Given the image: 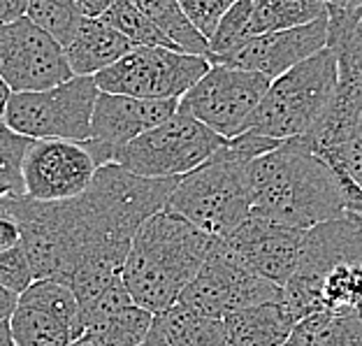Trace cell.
I'll use <instances>...</instances> for the list:
<instances>
[{"label": "cell", "mask_w": 362, "mask_h": 346, "mask_svg": "<svg viewBox=\"0 0 362 346\" xmlns=\"http://www.w3.org/2000/svg\"><path fill=\"white\" fill-rule=\"evenodd\" d=\"M246 191L253 217L279 226L309 230L344 217L332 170L302 137L284 139L276 149L251 161L246 166Z\"/></svg>", "instance_id": "obj_1"}, {"label": "cell", "mask_w": 362, "mask_h": 346, "mask_svg": "<svg viewBox=\"0 0 362 346\" xmlns=\"http://www.w3.org/2000/svg\"><path fill=\"white\" fill-rule=\"evenodd\" d=\"M281 300L295 321L320 309L362 311V224L339 217L304 233L302 258L281 286Z\"/></svg>", "instance_id": "obj_2"}, {"label": "cell", "mask_w": 362, "mask_h": 346, "mask_svg": "<svg viewBox=\"0 0 362 346\" xmlns=\"http://www.w3.org/2000/svg\"><path fill=\"white\" fill-rule=\"evenodd\" d=\"M211 244V235L168 209L149 217L130 242L121 270L130 300L153 316L170 309L202 267Z\"/></svg>", "instance_id": "obj_3"}, {"label": "cell", "mask_w": 362, "mask_h": 346, "mask_svg": "<svg viewBox=\"0 0 362 346\" xmlns=\"http://www.w3.org/2000/svg\"><path fill=\"white\" fill-rule=\"evenodd\" d=\"M0 212L10 214L21 233V251L28 260L33 282L68 284L84 258L86 235L77 197L40 202L26 195H7Z\"/></svg>", "instance_id": "obj_4"}, {"label": "cell", "mask_w": 362, "mask_h": 346, "mask_svg": "<svg viewBox=\"0 0 362 346\" xmlns=\"http://www.w3.org/2000/svg\"><path fill=\"white\" fill-rule=\"evenodd\" d=\"M337 84V56L325 47L269 81L246 130L276 142L307 135L330 105Z\"/></svg>", "instance_id": "obj_5"}, {"label": "cell", "mask_w": 362, "mask_h": 346, "mask_svg": "<svg viewBox=\"0 0 362 346\" xmlns=\"http://www.w3.org/2000/svg\"><path fill=\"white\" fill-rule=\"evenodd\" d=\"M246 166L223 142L202 166L177 179L165 209L211 237H226L251 214Z\"/></svg>", "instance_id": "obj_6"}, {"label": "cell", "mask_w": 362, "mask_h": 346, "mask_svg": "<svg viewBox=\"0 0 362 346\" xmlns=\"http://www.w3.org/2000/svg\"><path fill=\"white\" fill-rule=\"evenodd\" d=\"M93 77H70L47 91L12 93L5 105L3 123L28 139H68L86 142L90 117L98 100Z\"/></svg>", "instance_id": "obj_7"}, {"label": "cell", "mask_w": 362, "mask_h": 346, "mask_svg": "<svg viewBox=\"0 0 362 346\" xmlns=\"http://www.w3.org/2000/svg\"><path fill=\"white\" fill-rule=\"evenodd\" d=\"M223 142L226 137L216 135L191 114L177 110L175 117L119 149L112 163L139 177L179 179L202 166Z\"/></svg>", "instance_id": "obj_8"}, {"label": "cell", "mask_w": 362, "mask_h": 346, "mask_svg": "<svg viewBox=\"0 0 362 346\" xmlns=\"http://www.w3.org/2000/svg\"><path fill=\"white\" fill-rule=\"evenodd\" d=\"M211 63L168 47H133L93 77L98 91L144 100H179Z\"/></svg>", "instance_id": "obj_9"}, {"label": "cell", "mask_w": 362, "mask_h": 346, "mask_svg": "<svg viewBox=\"0 0 362 346\" xmlns=\"http://www.w3.org/2000/svg\"><path fill=\"white\" fill-rule=\"evenodd\" d=\"M281 286L253 275L226 249L218 237H214L202 267L181 291L177 302L202 316L223 321L233 311L281 300Z\"/></svg>", "instance_id": "obj_10"}, {"label": "cell", "mask_w": 362, "mask_h": 346, "mask_svg": "<svg viewBox=\"0 0 362 346\" xmlns=\"http://www.w3.org/2000/svg\"><path fill=\"white\" fill-rule=\"evenodd\" d=\"M267 86L269 79L258 72L211 63V68L179 98V110L230 139L246 130Z\"/></svg>", "instance_id": "obj_11"}, {"label": "cell", "mask_w": 362, "mask_h": 346, "mask_svg": "<svg viewBox=\"0 0 362 346\" xmlns=\"http://www.w3.org/2000/svg\"><path fill=\"white\" fill-rule=\"evenodd\" d=\"M70 77L63 47L26 16L0 26V79L12 93L47 91Z\"/></svg>", "instance_id": "obj_12"}, {"label": "cell", "mask_w": 362, "mask_h": 346, "mask_svg": "<svg viewBox=\"0 0 362 346\" xmlns=\"http://www.w3.org/2000/svg\"><path fill=\"white\" fill-rule=\"evenodd\" d=\"M14 346H70L84 335L75 295L59 282H33L7 318Z\"/></svg>", "instance_id": "obj_13"}, {"label": "cell", "mask_w": 362, "mask_h": 346, "mask_svg": "<svg viewBox=\"0 0 362 346\" xmlns=\"http://www.w3.org/2000/svg\"><path fill=\"white\" fill-rule=\"evenodd\" d=\"M95 161L81 142L33 139L21 163L23 195L40 202L75 200L95 175Z\"/></svg>", "instance_id": "obj_14"}, {"label": "cell", "mask_w": 362, "mask_h": 346, "mask_svg": "<svg viewBox=\"0 0 362 346\" xmlns=\"http://www.w3.org/2000/svg\"><path fill=\"white\" fill-rule=\"evenodd\" d=\"M177 110L179 100H144V98L100 91L93 107V117H90V135L81 144L86 146L98 168L107 166L114 161L119 149L146 130L175 117Z\"/></svg>", "instance_id": "obj_15"}, {"label": "cell", "mask_w": 362, "mask_h": 346, "mask_svg": "<svg viewBox=\"0 0 362 346\" xmlns=\"http://www.w3.org/2000/svg\"><path fill=\"white\" fill-rule=\"evenodd\" d=\"M323 16V0H237L211 33L207 59H221L258 35L298 28Z\"/></svg>", "instance_id": "obj_16"}, {"label": "cell", "mask_w": 362, "mask_h": 346, "mask_svg": "<svg viewBox=\"0 0 362 346\" xmlns=\"http://www.w3.org/2000/svg\"><path fill=\"white\" fill-rule=\"evenodd\" d=\"M304 233L307 230L279 226L274 221L249 214L233 233L218 240L253 275L284 286L300 265Z\"/></svg>", "instance_id": "obj_17"}, {"label": "cell", "mask_w": 362, "mask_h": 346, "mask_svg": "<svg viewBox=\"0 0 362 346\" xmlns=\"http://www.w3.org/2000/svg\"><path fill=\"white\" fill-rule=\"evenodd\" d=\"M327 42V16L316 19L311 23H304L298 28L267 33L249 40L233 54L221 56L209 63L214 65H228V68L258 72L265 79H276L298 63H302L309 56L318 54L325 49Z\"/></svg>", "instance_id": "obj_18"}, {"label": "cell", "mask_w": 362, "mask_h": 346, "mask_svg": "<svg viewBox=\"0 0 362 346\" xmlns=\"http://www.w3.org/2000/svg\"><path fill=\"white\" fill-rule=\"evenodd\" d=\"M133 45L121 33L114 30L103 19H84L81 16L75 35L63 47L65 61L70 65L72 77H95L98 72L110 68L121 56H126Z\"/></svg>", "instance_id": "obj_19"}, {"label": "cell", "mask_w": 362, "mask_h": 346, "mask_svg": "<svg viewBox=\"0 0 362 346\" xmlns=\"http://www.w3.org/2000/svg\"><path fill=\"white\" fill-rule=\"evenodd\" d=\"M302 139L311 151L362 139V79H339L330 105Z\"/></svg>", "instance_id": "obj_20"}, {"label": "cell", "mask_w": 362, "mask_h": 346, "mask_svg": "<svg viewBox=\"0 0 362 346\" xmlns=\"http://www.w3.org/2000/svg\"><path fill=\"white\" fill-rule=\"evenodd\" d=\"M230 346H286L295 325L284 300L262 302L223 318Z\"/></svg>", "instance_id": "obj_21"}, {"label": "cell", "mask_w": 362, "mask_h": 346, "mask_svg": "<svg viewBox=\"0 0 362 346\" xmlns=\"http://www.w3.org/2000/svg\"><path fill=\"white\" fill-rule=\"evenodd\" d=\"M153 325L170 346H230L223 321L202 316L179 302L156 314Z\"/></svg>", "instance_id": "obj_22"}, {"label": "cell", "mask_w": 362, "mask_h": 346, "mask_svg": "<svg viewBox=\"0 0 362 346\" xmlns=\"http://www.w3.org/2000/svg\"><path fill=\"white\" fill-rule=\"evenodd\" d=\"M286 346H362V318L330 309L314 311L295 321Z\"/></svg>", "instance_id": "obj_23"}, {"label": "cell", "mask_w": 362, "mask_h": 346, "mask_svg": "<svg viewBox=\"0 0 362 346\" xmlns=\"http://www.w3.org/2000/svg\"><path fill=\"white\" fill-rule=\"evenodd\" d=\"M133 3L179 52L204 59L209 56V40L193 26L177 0H133Z\"/></svg>", "instance_id": "obj_24"}, {"label": "cell", "mask_w": 362, "mask_h": 346, "mask_svg": "<svg viewBox=\"0 0 362 346\" xmlns=\"http://www.w3.org/2000/svg\"><path fill=\"white\" fill-rule=\"evenodd\" d=\"M153 325V314L137 304H128L112 316L98 321L86 328L84 335L90 337L95 346H139Z\"/></svg>", "instance_id": "obj_25"}, {"label": "cell", "mask_w": 362, "mask_h": 346, "mask_svg": "<svg viewBox=\"0 0 362 346\" xmlns=\"http://www.w3.org/2000/svg\"><path fill=\"white\" fill-rule=\"evenodd\" d=\"M327 7V42L337 56V68L349 70L362 65V5L360 7Z\"/></svg>", "instance_id": "obj_26"}, {"label": "cell", "mask_w": 362, "mask_h": 346, "mask_svg": "<svg viewBox=\"0 0 362 346\" xmlns=\"http://www.w3.org/2000/svg\"><path fill=\"white\" fill-rule=\"evenodd\" d=\"M100 19L105 23L121 33L123 38L128 40L133 47H168V49H177L170 40L163 35V33L153 26V23L146 19L144 12L133 3V0H117L110 10H107ZM179 52V49H177Z\"/></svg>", "instance_id": "obj_27"}, {"label": "cell", "mask_w": 362, "mask_h": 346, "mask_svg": "<svg viewBox=\"0 0 362 346\" xmlns=\"http://www.w3.org/2000/svg\"><path fill=\"white\" fill-rule=\"evenodd\" d=\"M26 19L65 47L81 21L75 0H26Z\"/></svg>", "instance_id": "obj_28"}, {"label": "cell", "mask_w": 362, "mask_h": 346, "mask_svg": "<svg viewBox=\"0 0 362 346\" xmlns=\"http://www.w3.org/2000/svg\"><path fill=\"white\" fill-rule=\"evenodd\" d=\"M33 139L12 133L0 121V184L10 186L14 195H23L21 184V163Z\"/></svg>", "instance_id": "obj_29"}, {"label": "cell", "mask_w": 362, "mask_h": 346, "mask_svg": "<svg viewBox=\"0 0 362 346\" xmlns=\"http://www.w3.org/2000/svg\"><path fill=\"white\" fill-rule=\"evenodd\" d=\"M177 3L186 12L188 19H191L193 26L209 40L211 33L216 30L218 21L223 19V14L237 0H177Z\"/></svg>", "instance_id": "obj_30"}, {"label": "cell", "mask_w": 362, "mask_h": 346, "mask_svg": "<svg viewBox=\"0 0 362 346\" xmlns=\"http://www.w3.org/2000/svg\"><path fill=\"white\" fill-rule=\"evenodd\" d=\"M314 154L320 156L330 170L344 172V175L351 177L358 186H362V139L334 144V146H327V149H318Z\"/></svg>", "instance_id": "obj_31"}, {"label": "cell", "mask_w": 362, "mask_h": 346, "mask_svg": "<svg viewBox=\"0 0 362 346\" xmlns=\"http://www.w3.org/2000/svg\"><path fill=\"white\" fill-rule=\"evenodd\" d=\"M33 284L28 260L23 256L21 246L0 251V286L12 293H23Z\"/></svg>", "instance_id": "obj_32"}, {"label": "cell", "mask_w": 362, "mask_h": 346, "mask_svg": "<svg viewBox=\"0 0 362 346\" xmlns=\"http://www.w3.org/2000/svg\"><path fill=\"white\" fill-rule=\"evenodd\" d=\"M19 242H21V233H19L16 221L10 214L0 212V251L14 249V246H19Z\"/></svg>", "instance_id": "obj_33"}, {"label": "cell", "mask_w": 362, "mask_h": 346, "mask_svg": "<svg viewBox=\"0 0 362 346\" xmlns=\"http://www.w3.org/2000/svg\"><path fill=\"white\" fill-rule=\"evenodd\" d=\"M114 3L117 0H75V7L84 19H100Z\"/></svg>", "instance_id": "obj_34"}, {"label": "cell", "mask_w": 362, "mask_h": 346, "mask_svg": "<svg viewBox=\"0 0 362 346\" xmlns=\"http://www.w3.org/2000/svg\"><path fill=\"white\" fill-rule=\"evenodd\" d=\"M26 16V0H0V26Z\"/></svg>", "instance_id": "obj_35"}, {"label": "cell", "mask_w": 362, "mask_h": 346, "mask_svg": "<svg viewBox=\"0 0 362 346\" xmlns=\"http://www.w3.org/2000/svg\"><path fill=\"white\" fill-rule=\"evenodd\" d=\"M16 298H19V295L0 286V323H5V321L12 316V311L16 307Z\"/></svg>", "instance_id": "obj_36"}, {"label": "cell", "mask_w": 362, "mask_h": 346, "mask_svg": "<svg viewBox=\"0 0 362 346\" xmlns=\"http://www.w3.org/2000/svg\"><path fill=\"white\" fill-rule=\"evenodd\" d=\"M139 346H170V344L163 340V335L158 333V328L151 325V330H149V335H146V340Z\"/></svg>", "instance_id": "obj_37"}, {"label": "cell", "mask_w": 362, "mask_h": 346, "mask_svg": "<svg viewBox=\"0 0 362 346\" xmlns=\"http://www.w3.org/2000/svg\"><path fill=\"white\" fill-rule=\"evenodd\" d=\"M325 5L330 7H341V10H349V7H360L362 0H323Z\"/></svg>", "instance_id": "obj_38"}, {"label": "cell", "mask_w": 362, "mask_h": 346, "mask_svg": "<svg viewBox=\"0 0 362 346\" xmlns=\"http://www.w3.org/2000/svg\"><path fill=\"white\" fill-rule=\"evenodd\" d=\"M10 96H12V91L7 88V84L3 79H0V121H3V112H5L7 100H10Z\"/></svg>", "instance_id": "obj_39"}, {"label": "cell", "mask_w": 362, "mask_h": 346, "mask_svg": "<svg viewBox=\"0 0 362 346\" xmlns=\"http://www.w3.org/2000/svg\"><path fill=\"white\" fill-rule=\"evenodd\" d=\"M0 346H14L10 328H7V321H5V323H0Z\"/></svg>", "instance_id": "obj_40"}, {"label": "cell", "mask_w": 362, "mask_h": 346, "mask_svg": "<svg viewBox=\"0 0 362 346\" xmlns=\"http://www.w3.org/2000/svg\"><path fill=\"white\" fill-rule=\"evenodd\" d=\"M339 79H362V65L349 70H339Z\"/></svg>", "instance_id": "obj_41"}, {"label": "cell", "mask_w": 362, "mask_h": 346, "mask_svg": "<svg viewBox=\"0 0 362 346\" xmlns=\"http://www.w3.org/2000/svg\"><path fill=\"white\" fill-rule=\"evenodd\" d=\"M70 346H95V344L90 342V337H88V335H81V337H77V340L72 342Z\"/></svg>", "instance_id": "obj_42"}, {"label": "cell", "mask_w": 362, "mask_h": 346, "mask_svg": "<svg viewBox=\"0 0 362 346\" xmlns=\"http://www.w3.org/2000/svg\"><path fill=\"white\" fill-rule=\"evenodd\" d=\"M7 195H14V191H12V188H10V186L0 184V202H3V200H5V197H7Z\"/></svg>", "instance_id": "obj_43"}]
</instances>
